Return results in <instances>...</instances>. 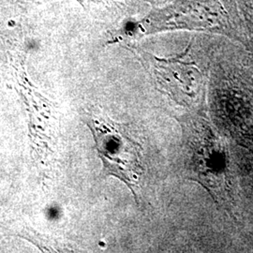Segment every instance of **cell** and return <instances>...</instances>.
I'll use <instances>...</instances> for the list:
<instances>
[{
  "instance_id": "cell-1",
  "label": "cell",
  "mask_w": 253,
  "mask_h": 253,
  "mask_svg": "<svg viewBox=\"0 0 253 253\" xmlns=\"http://www.w3.org/2000/svg\"><path fill=\"white\" fill-rule=\"evenodd\" d=\"M237 25L221 0H180L149 12L138 22L131 37L173 30L207 31L235 37L238 34Z\"/></svg>"
},
{
  "instance_id": "cell-2",
  "label": "cell",
  "mask_w": 253,
  "mask_h": 253,
  "mask_svg": "<svg viewBox=\"0 0 253 253\" xmlns=\"http://www.w3.org/2000/svg\"><path fill=\"white\" fill-rule=\"evenodd\" d=\"M97 151L102 162V174L113 175L125 183L136 196V188L143 174L142 145L131 138L126 125L93 114L84 116Z\"/></svg>"
},
{
  "instance_id": "cell-3",
  "label": "cell",
  "mask_w": 253,
  "mask_h": 253,
  "mask_svg": "<svg viewBox=\"0 0 253 253\" xmlns=\"http://www.w3.org/2000/svg\"><path fill=\"white\" fill-rule=\"evenodd\" d=\"M186 145L189 179L202 184L211 195L221 186L223 152L219 139L207 118L201 115L179 119Z\"/></svg>"
},
{
  "instance_id": "cell-4",
  "label": "cell",
  "mask_w": 253,
  "mask_h": 253,
  "mask_svg": "<svg viewBox=\"0 0 253 253\" xmlns=\"http://www.w3.org/2000/svg\"><path fill=\"white\" fill-rule=\"evenodd\" d=\"M190 47L172 58H160L142 52L146 66L152 70L160 89L186 105H195L205 99L206 77L198 66L190 61Z\"/></svg>"
},
{
  "instance_id": "cell-5",
  "label": "cell",
  "mask_w": 253,
  "mask_h": 253,
  "mask_svg": "<svg viewBox=\"0 0 253 253\" xmlns=\"http://www.w3.org/2000/svg\"><path fill=\"white\" fill-rule=\"evenodd\" d=\"M81 4L84 9H88L91 6H106L117 1H126V0H74Z\"/></svg>"
},
{
  "instance_id": "cell-6",
  "label": "cell",
  "mask_w": 253,
  "mask_h": 253,
  "mask_svg": "<svg viewBox=\"0 0 253 253\" xmlns=\"http://www.w3.org/2000/svg\"><path fill=\"white\" fill-rule=\"evenodd\" d=\"M22 1H25V2H33V1H36V0H22Z\"/></svg>"
}]
</instances>
